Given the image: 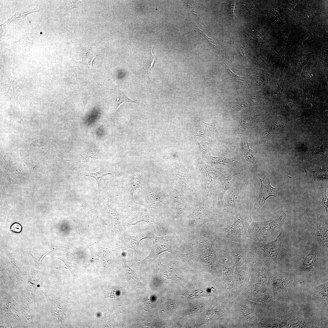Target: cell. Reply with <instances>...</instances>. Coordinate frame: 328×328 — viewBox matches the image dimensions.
<instances>
[{"instance_id":"obj_1","label":"cell","mask_w":328,"mask_h":328,"mask_svg":"<svg viewBox=\"0 0 328 328\" xmlns=\"http://www.w3.org/2000/svg\"><path fill=\"white\" fill-rule=\"evenodd\" d=\"M252 209L251 207L246 205L221 214L220 230L223 241H245L248 227L252 221Z\"/></svg>"},{"instance_id":"obj_2","label":"cell","mask_w":328,"mask_h":328,"mask_svg":"<svg viewBox=\"0 0 328 328\" xmlns=\"http://www.w3.org/2000/svg\"><path fill=\"white\" fill-rule=\"evenodd\" d=\"M285 217L284 215L267 221H252L248 229L247 239L260 242L274 240L278 235Z\"/></svg>"},{"instance_id":"obj_3","label":"cell","mask_w":328,"mask_h":328,"mask_svg":"<svg viewBox=\"0 0 328 328\" xmlns=\"http://www.w3.org/2000/svg\"><path fill=\"white\" fill-rule=\"evenodd\" d=\"M0 307L1 315L3 317V327H19L23 323L20 304L6 291L1 292Z\"/></svg>"},{"instance_id":"obj_4","label":"cell","mask_w":328,"mask_h":328,"mask_svg":"<svg viewBox=\"0 0 328 328\" xmlns=\"http://www.w3.org/2000/svg\"><path fill=\"white\" fill-rule=\"evenodd\" d=\"M227 251L232 261L237 265L250 263L256 257L245 241L236 242L224 241Z\"/></svg>"},{"instance_id":"obj_5","label":"cell","mask_w":328,"mask_h":328,"mask_svg":"<svg viewBox=\"0 0 328 328\" xmlns=\"http://www.w3.org/2000/svg\"><path fill=\"white\" fill-rule=\"evenodd\" d=\"M260 180L261 186L258 196L252 209V214L262 207L269 197L272 196L276 197L278 195V189L271 186L268 176H265L263 179H260Z\"/></svg>"},{"instance_id":"obj_6","label":"cell","mask_w":328,"mask_h":328,"mask_svg":"<svg viewBox=\"0 0 328 328\" xmlns=\"http://www.w3.org/2000/svg\"><path fill=\"white\" fill-rule=\"evenodd\" d=\"M38 289L46 297L47 308L49 314L52 316H56L60 320V315L65 314V311L62 304L58 299H56L53 292L48 286L45 288L42 287Z\"/></svg>"},{"instance_id":"obj_7","label":"cell","mask_w":328,"mask_h":328,"mask_svg":"<svg viewBox=\"0 0 328 328\" xmlns=\"http://www.w3.org/2000/svg\"><path fill=\"white\" fill-rule=\"evenodd\" d=\"M244 185L239 183L233 187L227 195L224 207L221 214H224L232 211L239 208L241 206H238L244 190Z\"/></svg>"},{"instance_id":"obj_8","label":"cell","mask_w":328,"mask_h":328,"mask_svg":"<svg viewBox=\"0 0 328 328\" xmlns=\"http://www.w3.org/2000/svg\"><path fill=\"white\" fill-rule=\"evenodd\" d=\"M152 238L153 244L151 251L148 256L142 261L143 263H146L155 259L164 252H171V246L169 244L166 237L154 236Z\"/></svg>"},{"instance_id":"obj_9","label":"cell","mask_w":328,"mask_h":328,"mask_svg":"<svg viewBox=\"0 0 328 328\" xmlns=\"http://www.w3.org/2000/svg\"><path fill=\"white\" fill-rule=\"evenodd\" d=\"M41 278L39 272L32 269L25 283V292L27 298L32 303L35 302V294L39 287V283Z\"/></svg>"},{"instance_id":"obj_10","label":"cell","mask_w":328,"mask_h":328,"mask_svg":"<svg viewBox=\"0 0 328 328\" xmlns=\"http://www.w3.org/2000/svg\"><path fill=\"white\" fill-rule=\"evenodd\" d=\"M153 237L148 231L135 236L127 235L124 238V243L126 247L132 249L137 254H139L140 253L139 243L141 241L145 238H152Z\"/></svg>"},{"instance_id":"obj_11","label":"cell","mask_w":328,"mask_h":328,"mask_svg":"<svg viewBox=\"0 0 328 328\" xmlns=\"http://www.w3.org/2000/svg\"><path fill=\"white\" fill-rule=\"evenodd\" d=\"M328 224L321 222L314 224L310 229V234L315 239L322 242L328 247Z\"/></svg>"},{"instance_id":"obj_12","label":"cell","mask_w":328,"mask_h":328,"mask_svg":"<svg viewBox=\"0 0 328 328\" xmlns=\"http://www.w3.org/2000/svg\"><path fill=\"white\" fill-rule=\"evenodd\" d=\"M20 304L23 323L29 326H33L34 325L32 316V310L30 305L32 304L26 296Z\"/></svg>"},{"instance_id":"obj_13","label":"cell","mask_w":328,"mask_h":328,"mask_svg":"<svg viewBox=\"0 0 328 328\" xmlns=\"http://www.w3.org/2000/svg\"><path fill=\"white\" fill-rule=\"evenodd\" d=\"M217 122L209 123L202 121L197 124L195 135L201 137H214V131L216 128Z\"/></svg>"},{"instance_id":"obj_14","label":"cell","mask_w":328,"mask_h":328,"mask_svg":"<svg viewBox=\"0 0 328 328\" xmlns=\"http://www.w3.org/2000/svg\"><path fill=\"white\" fill-rule=\"evenodd\" d=\"M176 262L173 261L165 265L161 263L160 264V273L161 275L165 278V280L170 279L180 280L183 279L176 274Z\"/></svg>"},{"instance_id":"obj_15","label":"cell","mask_w":328,"mask_h":328,"mask_svg":"<svg viewBox=\"0 0 328 328\" xmlns=\"http://www.w3.org/2000/svg\"><path fill=\"white\" fill-rule=\"evenodd\" d=\"M141 179L140 174L135 173L133 176L132 181L130 185V194L134 201L133 194L135 191L138 188L142 187Z\"/></svg>"},{"instance_id":"obj_16","label":"cell","mask_w":328,"mask_h":328,"mask_svg":"<svg viewBox=\"0 0 328 328\" xmlns=\"http://www.w3.org/2000/svg\"><path fill=\"white\" fill-rule=\"evenodd\" d=\"M181 295L185 296L188 299L191 300L202 298L206 296V292L201 290H190L182 293Z\"/></svg>"},{"instance_id":"obj_17","label":"cell","mask_w":328,"mask_h":328,"mask_svg":"<svg viewBox=\"0 0 328 328\" xmlns=\"http://www.w3.org/2000/svg\"><path fill=\"white\" fill-rule=\"evenodd\" d=\"M117 93L118 95V97L116 103V108L115 111L112 115H114L115 113L119 106L123 103L125 102H132L137 104H138V100H133L129 99L125 95L124 92L119 89L118 90Z\"/></svg>"},{"instance_id":"obj_18","label":"cell","mask_w":328,"mask_h":328,"mask_svg":"<svg viewBox=\"0 0 328 328\" xmlns=\"http://www.w3.org/2000/svg\"><path fill=\"white\" fill-rule=\"evenodd\" d=\"M210 159V162L213 164H224L230 163L235 161V158H227L224 157H216L211 155Z\"/></svg>"},{"instance_id":"obj_19","label":"cell","mask_w":328,"mask_h":328,"mask_svg":"<svg viewBox=\"0 0 328 328\" xmlns=\"http://www.w3.org/2000/svg\"><path fill=\"white\" fill-rule=\"evenodd\" d=\"M108 173H104L99 171L95 173H90V172H84L83 173V174H82V176H91L94 178L96 180L98 185V189L99 190V195L100 194L99 192V184L103 176L105 175H106L108 174Z\"/></svg>"},{"instance_id":"obj_20","label":"cell","mask_w":328,"mask_h":328,"mask_svg":"<svg viewBox=\"0 0 328 328\" xmlns=\"http://www.w3.org/2000/svg\"><path fill=\"white\" fill-rule=\"evenodd\" d=\"M226 69L228 73L232 79L236 84L239 85H241L244 84V83H248L245 78L236 75L229 69Z\"/></svg>"},{"instance_id":"obj_21","label":"cell","mask_w":328,"mask_h":328,"mask_svg":"<svg viewBox=\"0 0 328 328\" xmlns=\"http://www.w3.org/2000/svg\"><path fill=\"white\" fill-rule=\"evenodd\" d=\"M148 196L149 201L150 203H153L157 201H159L162 203L161 200L160 196L159 194L153 190H150L149 191Z\"/></svg>"},{"instance_id":"obj_22","label":"cell","mask_w":328,"mask_h":328,"mask_svg":"<svg viewBox=\"0 0 328 328\" xmlns=\"http://www.w3.org/2000/svg\"><path fill=\"white\" fill-rule=\"evenodd\" d=\"M22 227L18 223L13 224L11 227V230L13 231L16 233H19L22 231Z\"/></svg>"},{"instance_id":"obj_23","label":"cell","mask_w":328,"mask_h":328,"mask_svg":"<svg viewBox=\"0 0 328 328\" xmlns=\"http://www.w3.org/2000/svg\"><path fill=\"white\" fill-rule=\"evenodd\" d=\"M322 204L326 212L328 213V200L326 192L322 195Z\"/></svg>"},{"instance_id":"obj_24","label":"cell","mask_w":328,"mask_h":328,"mask_svg":"<svg viewBox=\"0 0 328 328\" xmlns=\"http://www.w3.org/2000/svg\"><path fill=\"white\" fill-rule=\"evenodd\" d=\"M203 36H204L205 38L207 40L208 42L211 44L213 47L215 48L218 49L221 51L222 50V49L218 46V45L212 39L210 38H208L204 34H203Z\"/></svg>"},{"instance_id":"obj_25","label":"cell","mask_w":328,"mask_h":328,"mask_svg":"<svg viewBox=\"0 0 328 328\" xmlns=\"http://www.w3.org/2000/svg\"><path fill=\"white\" fill-rule=\"evenodd\" d=\"M236 2H233L231 5L230 8L229 13L230 15H231L232 19H233L234 21L236 19V17L234 14V9L235 6Z\"/></svg>"},{"instance_id":"obj_26","label":"cell","mask_w":328,"mask_h":328,"mask_svg":"<svg viewBox=\"0 0 328 328\" xmlns=\"http://www.w3.org/2000/svg\"><path fill=\"white\" fill-rule=\"evenodd\" d=\"M248 106V105L244 104H241L235 106L233 107V112H236Z\"/></svg>"},{"instance_id":"obj_27","label":"cell","mask_w":328,"mask_h":328,"mask_svg":"<svg viewBox=\"0 0 328 328\" xmlns=\"http://www.w3.org/2000/svg\"><path fill=\"white\" fill-rule=\"evenodd\" d=\"M154 44H154V45L153 46H152V48L151 49V54H152V56L153 57L152 58V63H151V66L149 68V69L148 71V76H149V78L150 79V80H151V78H150V76L149 75V70H150V69L153 67V65H154V62H155V60H156L157 59V57H156V56H155L153 54V53H152V49L153 48V46H154Z\"/></svg>"},{"instance_id":"obj_28","label":"cell","mask_w":328,"mask_h":328,"mask_svg":"<svg viewBox=\"0 0 328 328\" xmlns=\"http://www.w3.org/2000/svg\"><path fill=\"white\" fill-rule=\"evenodd\" d=\"M80 218H79V225H78V227H78V231H77V233H78V232H79V234H80V230H79V223H80V222H80Z\"/></svg>"},{"instance_id":"obj_29","label":"cell","mask_w":328,"mask_h":328,"mask_svg":"<svg viewBox=\"0 0 328 328\" xmlns=\"http://www.w3.org/2000/svg\"><path fill=\"white\" fill-rule=\"evenodd\" d=\"M40 33L41 34H42V32H40Z\"/></svg>"},{"instance_id":"obj_30","label":"cell","mask_w":328,"mask_h":328,"mask_svg":"<svg viewBox=\"0 0 328 328\" xmlns=\"http://www.w3.org/2000/svg\"><path fill=\"white\" fill-rule=\"evenodd\" d=\"M30 22V21H29V22Z\"/></svg>"}]
</instances>
